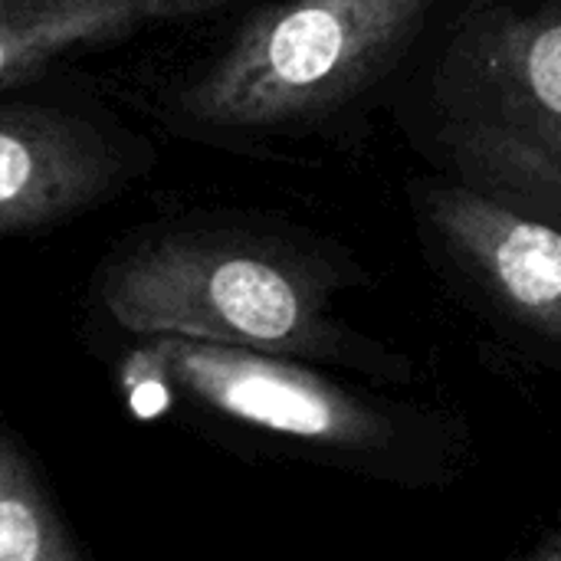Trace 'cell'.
I'll return each instance as SVG.
<instances>
[{"label": "cell", "mask_w": 561, "mask_h": 561, "mask_svg": "<svg viewBox=\"0 0 561 561\" xmlns=\"http://www.w3.org/2000/svg\"><path fill=\"white\" fill-rule=\"evenodd\" d=\"M440 108L470 178L561 214V7L477 20L444 59Z\"/></svg>", "instance_id": "3"}, {"label": "cell", "mask_w": 561, "mask_h": 561, "mask_svg": "<svg viewBox=\"0 0 561 561\" xmlns=\"http://www.w3.org/2000/svg\"><path fill=\"white\" fill-rule=\"evenodd\" d=\"M118 178V154L89 122L39 105L0 108V233L82 214Z\"/></svg>", "instance_id": "5"}, {"label": "cell", "mask_w": 561, "mask_h": 561, "mask_svg": "<svg viewBox=\"0 0 561 561\" xmlns=\"http://www.w3.org/2000/svg\"><path fill=\"white\" fill-rule=\"evenodd\" d=\"M108 316L138 335L322 355L329 325L309 276L286 256L227 237H161L128 250L102 283Z\"/></svg>", "instance_id": "2"}, {"label": "cell", "mask_w": 561, "mask_h": 561, "mask_svg": "<svg viewBox=\"0 0 561 561\" xmlns=\"http://www.w3.org/2000/svg\"><path fill=\"white\" fill-rule=\"evenodd\" d=\"M533 559H542V561H561V526L539 546V549H533L529 552Z\"/></svg>", "instance_id": "9"}, {"label": "cell", "mask_w": 561, "mask_h": 561, "mask_svg": "<svg viewBox=\"0 0 561 561\" xmlns=\"http://www.w3.org/2000/svg\"><path fill=\"white\" fill-rule=\"evenodd\" d=\"M207 408L273 434L322 447L368 450L388 440V421L325 378L273 352L154 335L138 355Z\"/></svg>", "instance_id": "4"}, {"label": "cell", "mask_w": 561, "mask_h": 561, "mask_svg": "<svg viewBox=\"0 0 561 561\" xmlns=\"http://www.w3.org/2000/svg\"><path fill=\"white\" fill-rule=\"evenodd\" d=\"M427 214L444 243L513 316L561 342V230L457 187H434Z\"/></svg>", "instance_id": "6"}, {"label": "cell", "mask_w": 561, "mask_h": 561, "mask_svg": "<svg viewBox=\"0 0 561 561\" xmlns=\"http://www.w3.org/2000/svg\"><path fill=\"white\" fill-rule=\"evenodd\" d=\"M224 0H0V89L56 56L125 39L151 23L204 16Z\"/></svg>", "instance_id": "7"}, {"label": "cell", "mask_w": 561, "mask_h": 561, "mask_svg": "<svg viewBox=\"0 0 561 561\" xmlns=\"http://www.w3.org/2000/svg\"><path fill=\"white\" fill-rule=\"evenodd\" d=\"M79 546L30 463L0 434V561H76Z\"/></svg>", "instance_id": "8"}, {"label": "cell", "mask_w": 561, "mask_h": 561, "mask_svg": "<svg viewBox=\"0 0 561 561\" xmlns=\"http://www.w3.org/2000/svg\"><path fill=\"white\" fill-rule=\"evenodd\" d=\"M431 0H289L256 13L181 92L214 128H266L335 108L417 33Z\"/></svg>", "instance_id": "1"}]
</instances>
